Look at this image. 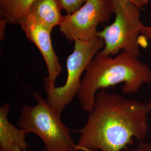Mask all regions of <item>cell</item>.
Wrapping results in <instances>:
<instances>
[{
  "instance_id": "4fadbf2b",
  "label": "cell",
  "mask_w": 151,
  "mask_h": 151,
  "mask_svg": "<svg viewBox=\"0 0 151 151\" xmlns=\"http://www.w3.org/2000/svg\"><path fill=\"white\" fill-rule=\"evenodd\" d=\"M8 23L5 20L1 19L0 20V39L3 40L5 38V31L6 27Z\"/></svg>"
},
{
  "instance_id": "ba28073f",
  "label": "cell",
  "mask_w": 151,
  "mask_h": 151,
  "mask_svg": "<svg viewBox=\"0 0 151 151\" xmlns=\"http://www.w3.org/2000/svg\"><path fill=\"white\" fill-rule=\"evenodd\" d=\"M10 111L9 103H4L0 107V151H13L16 147L27 151V134L10 122L8 119Z\"/></svg>"
},
{
  "instance_id": "30bf717a",
  "label": "cell",
  "mask_w": 151,
  "mask_h": 151,
  "mask_svg": "<svg viewBox=\"0 0 151 151\" xmlns=\"http://www.w3.org/2000/svg\"><path fill=\"white\" fill-rule=\"evenodd\" d=\"M34 0H0V17L8 24L15 25L27 15Z\"/></svg>"
},
{
  "instance_id": "7a4b0ae2",
  "label": "cell",
  "mask_w": 151,
  "mask_h": 151,
  "mask_svg": "<svg viewBox=\"0 0 151 151\" xmlns=\"http://www.w3.org/2000/svg\"><path fill=\"white\" fill-rule=\"evenodd\" d=\"M151 82L150 67L133 54L123 52L115 57L96 55L82 77L77 96L81 109L89 113L96 93L101 90L123 83L122 92L132 94Z\"/></svg>"
},
{
  "instance_id": "5b68a950",
  "label": "cell",
  "mask_w": 151,
  "mask_h": 151,
  "mask_svg": "<svg viewBox=\"0 0 151 151\" xmlns=\"http://www.w3.org/2000/svg\"><path fill=\"white\" fill-rule=\"evenodd\" d=\"M113 2L115 19L111 24L98 32L104 47L96 56L112 57L123 51L138 58L140 55V28L143 25L140 20V8L130 1L125 4L116 0Z\"/></svg>"
},
{
  "instance_id": "277c9868",
  "label": "cell",
  "mask_w": 151,
  "mask_h": 151,
  "mask_svg": "<svg viewBox=\"0 0 151 151\" xmlns=\"http://www.w3.org/2000/svg\"><path fill=\"white\" fill-rule=\"evenodd\" d=\"M104 47L103 39L98 34L93 38L74 42L73 50L66 60L67 78L60 87L44 83L47 101L54 111L61 116L63 111L77 96L82 77L88 66Z\"/></svg>"
},
{
  "instance_id": "3957f363",
  "label": "cell",
  "mask_w": 151,
  "mask_h": 151,
  "mask_svg": "<svg viewBox=\"0 0 151 151\" xmlns=\"http://www.w3.org/2000/svg\"><path fill=\"white\" fill-rule=\"evenodd\" d=\"M37 103L24 105L16 124L27 134L34 133L43 142L44 151H77L76 143L60 116L40 95L33 93Z\"/></svg>"
},
{
  "instance_id": "52a82bcc",
  "label": "cell",
  "mask_w": 151,
  "mask_h": 151,
  "mask_svg": "<svg viewBox=\"0 0 151 151\" xmlns=\"http://www.w3.org/2000/svg\"><path fill=\"white\" fill-rule=\"evenodd\" d=\"M19 24L27 39L37 47L43 57L48 71V76L44 79V83L56 86L55 82L62 72V66L53 47L52 30L27 17H24Z\"/></svg>"
},
{
  "instance_id": "5bb4252c",
  "label": "cell",
  "mask_w": 151,
  "mask_h": 151,
  "mask_svg": "<svg viewBox=\"0 0 151 151\" xmlns=\"http://www.w3.org/2000/svg\"><path fill=\"white\" fill-rule=\"evenodd\" d=\"M134 4H135L136 5L138 6L139 8L142 7L143 6L147 5L148 3L149 0H130Z\"/></svg>"
},
{
  "instance_id": "7c38bea8",
  "label": "cell",
  "mask_w": 151,
  "mask_h": 151,
  "mask_svg": "<svg viewBox=\"0 0 151 151\" xmlns=\"http://www.w3.org/2000/svg\"><path fill=\"white\" fill-rule=\"evenodd\" d=\"M140 34L146 40H151V25L146 27L143 24L140 28Z\"/></svg>"
},
{
  "instance_id": "8992f818",
  "label": "cell",
  "mask_w": 151,
  "mask_h": 151,
  "mask_svg": "<svg viewBox=\"0 0 151 151\" xmlns=\"http://www.w3.org/2000/svg\"><path fill=\"white\" fill-rule=\"evenodd\" d=\"M113 13V0H87L75 12L63 16L60 32L70 42L91 39L98 34V25L109 22Z\"/></svg>"
},
{
  "instance_id": "9a60e30c",
  "label": "cell",
  "mask_w": 151,
  "mask_h": 151,
  "mask_svg": "<svg viewBox=\"0 0 151 151\" xmlns=\"http://www.w3.org/2000/svg\"><path fill=\"white\" fill-rule=\"evenodd\" d=\"M116 1H118L119 2H120L122 3H123V4H125L126 2H128L130 1V0H116Z\"/></svg>"
},
{
  "instance_id": "2e32d148",
  "label": "cell",
  "mask_w": 151,
  "mask_h": 151,
  "mask_svg": "<svg viewBox=\"0 0 151 151\" xmlns=\"http://www.w3.org/2000/svg\"><path fill=\"white\" fill-rule=\"evenodd\" d=\"M13 151H22V150H20L19 147H15L14 148V150Z\"/></svg>"
},
{
  "instance_id": "6da1fadb",
  "label": "cell",
  "mask_w": 151,
  "mask_h": 151,
  "mask_svg": "<svg viewBox=\"0 0 151 151\" xmlns=\"http://www.w3.org/2000/svg\"><path fill=\"white\" fill-rule=\"evenodd\" d=\"M151 101L141 102L105 90L98 92L80 134L77 151H122L145 141L149 130Z\"/></svg>"
},
{
  "instance_id": "9c48e42d",
  "label": "cell",
  "mask_w": 151,
  "mask_h": 151,
  "mask_svg": "<svg viewBox=\"0 0 151 151\" xmlns=\"http://www.w3.org/2000/svg\"><path fill=\"white\" fill-rule=\"evenodd\" d=\"M61 10L58 0H34L25 17L52 31L63 20Z\"/></svg>"
},
{
  "instance_id": "8fae6325",
  "label": "cell",
  "mask_w": 151,
  "mask_h": 151,
  "mask_svg": "<svg viewBox=\"0 0 151 151\" xmlns=\"http://www.w3.org/2000/svg\"><path fill=\"white\" fill-rule=\"evenodd\" d=\"M87 0H58L62 10L71 14L78 10Z\"/></svg>"
}]
</instances>
